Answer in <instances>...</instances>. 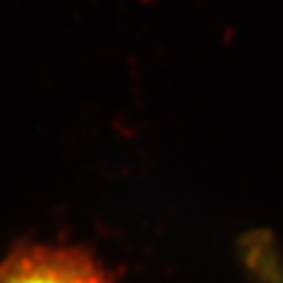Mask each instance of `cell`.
I'll list each match as a JSON object with an SVG mask.
<instances>
[{"label": "cell", "mask_w": 283, "mask_h": 283, "mask_svg": "<svg viewBox=\"0 0 283 283\" xmlns=\"http://www.w3.org/2000/svg\"><path fill=\"white\" fill-rule=\"evenodd\" d=\"M0 283H111L93 256L74 247L23 245L0 260Z\"/></svg>", "instance_id": "cell-1"}, {"label": "cell", "mask_w": 283, "mask_h": 283, "mask_svg": "<svg viewBox=\"0 0 283 283\" xmlns=\"http://www.w3.org/2000/svg\"><path fill=\"white\" fill-rule=\"evenodd\" d=\"M243 262L258 283H283V254L269 235H247Z\"/></svg>", "instance_id": "cell-2"}]
</instances>
